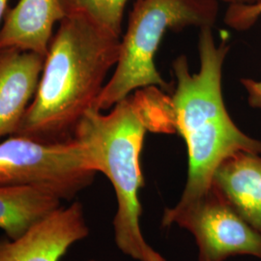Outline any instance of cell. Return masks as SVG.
<instances>
[{
    "mask_svg": "<svg viewBox=\"0 0 261 261\" xmlns=\"http://www.w3.org/2000/svg\"><path fill=\"white\" fill-rule=\"evenodd\" d=\"M147 132L174 134L170 94L158 87L135 91L108 113L92 108L73 138L84 147L95 172L112 183L117 201L114 240L124 254L137 261H167L146 242L140 227V191L144 186L140 157Z\"/></svg>",
    "mask_w": 261,
    "mask_h": 261,
    "instance_id": "1",
    "label": "cell"
},
{
    "mask_svg": "<svg viewBox=\"0 0 261 261\" xmlns=\"http://www.w3.org/2000/svg\"><path fill=\"white\" fill-rule=\"evenodd\" d=\"M120 41L81 15H66L50 41L37 91L16 135L45 142L73 139L115 68Z\"/></svg>",
    "mask_w": 261,
    "mask_h": 261,
    "instance_id": "2",
    "label": "cell"
},
{
    "mask_svg": "<svg viewBox=\"0 0 261 261\" xmlns=\"http://www.w3.org/2000/svg\"><path fill=\"white\" fill-rule=\"evenodd\" d=\"M212 28L199 29V70L192 73L185 56L172 62L175 87L170 94L175 132L185 140L188 174L179 204L194 202L212 186L216 168L234 153L261 155V140L245 134L226 110L222 90L227 42L217 44Z\"/></svg>",
    "mask_w": 261,
    "mask_h": 261,
    "instance_id": "3",
    "label": "cell"
},
{
    "mask_svg": "<svg viewBox=\"0 0 261 261\" xmlns=\"http://www.w3.org/2000/svg\"><path fill=\"white\" fill-rule=\"evenodd\" d=\"M219 16L217 0H135L118 60L95 108L102 112L146 87L169 93L170 85L160 74L155 57L168 31L195 27L213 28Z\"/></svg>",
    "mask_w": 261,
    "mask_h": 261,
    "instance_id": "4",
    "label": "cell"
},
{
    "mask_svg": "<svg viewBox=\"0 0 261 261\" xmlns=\"http://www.w3.org/2000/svg\"><path fill=\"white\" fill-rule=\"evenodd\" d=\"M96 173L74 138L45 142L14 135L0 141V188H44L71 200L93 183Z\"/></svg>",
    "mask_w": 261,
    "mask_h": 261,
    "instance_id": "5",
    "label": "cell"
},
{
    "mask_svg": "<svg viewBox=\"0 0 261 261\" xmlns=\"http://www.w3.org/2000/svg\"><path fill=\"white\" fill-rule=\"evenodd\" d=\"M163 226L176 224L193 234L198 261H224L235 255L261 259V235L247 224L211 187L194 202L166 208Z\"/></svg>",
    "mask_w": 261,
    "mask_h": 261,
    "instance_id": "6",
    "label": "cell"
},
{
    "mask_svg": "<svg viewBox=\"0 0 261 261\" xmlns=\"http://www.w3.org/2000/svg\"><path fill=\"white\" fill-rule=\"evenodd\" d=\"M90 232L84 206H60L17 239H0V261H59Z\"/></svg>",
    "mask_w": 261,
    "mask_h": 261,
    "instance_id": "7",
    "label": "cell"
},
{
    "mask_svg": "<svg viewBox=\"0 0 261 261\" xmlns=\"http://www.w3.org/2000/svg\"><path fill=\"white\" fill-rule=\"evenodd\" d=\"M45 56L0 50V141L18 133L40 82Z\"/></svg>",
    "mask_w": 261,
    "mask_h": 261,
    "instance_id": "8",
    "label": "cell"
},
{
    "mask_svg": "<svg viewBox=\"0 0 261 261\" xmlns=\"http://www.w3.org/2000/svg\"><path fill=\"white\" fill-rule=\"evenodd\" d=\"M212 188L261 235V155L240 151L216 168Z\"/></svg>",
    "mask_w": 261,
    "mask_h": 261,
    "instance_id": "9",
    "label": "cell"
},
{
    "mask_svg": "<svg viewBox=\"0 0 261 261\" xmlns=\"http://www.w3.org/2000/svg\"><path fill=\"white\" fill-rule=\"evenodd\" d=\"M66 17L60 0H19L0 29V50L19 49L46 56L56 24Z\"/></svg>",
    "mask_w": 261,
    "mask_h": 261,
    "instance_id": "10",
    "label": "cell"
},
{
    "mask_svg": "<svg viewBox=\"0 0 261 261\" xmlns=\"http://www.w3.org/2000/svg\"><path fill=\"white\" fill-rule=\"evenodd\" d=\"M60 206L62 199L47 189L0 188V229L7 238L17 239Z\"/></svg>",
    "mask_w": 261,
    "mask_h": 261,
    "instance_id": "11",
    "label": "cell"
},
{
    "mask_svg": "<svg viewBox=\"0 0 261 261\" xmlns=\"http://www.w3.org/2000/svg\"><path fill=\"white\" fill-rule=\"evenodd\" d=\"M66 15H81L98 27L122 37L124 11L128 0H60Z\"/></svg>",
    "mask_w": 261,
    "mask_h": 261,
    "instance_id": "12",
    "label": "cell"
},
{
    "mask_svg": "<svg viewBox=\"0 0 261 261\" xmlns=\"http://www.w3.org/2000/svg\"><path fill=\"white\" fill-rule=\"evenodd\" d=\"M261 18V1L252 5L228 6L224 15V23L228 28L245 31L252 28Z\"/></svg>",
    "mask_w": 261,
    "mask_h": 261,
    "instance_id": "13",
    "label": "cell"
},
{
    "mask_svg": "<svg viewBox=\"0 0 261 261\" xmlns=\"http://www.w3.org/2000/svg\"><path fill=\"white\" fill-rule=\"evenodd\" d=\"M240 83L247 93L249 105L254 109H261V81L241 79Z\"/></svg>",
    "mask_w": 261,
    "mask_h": 261,
    "instance_id": "14",
    "label": "cell"
},
{
    "mask_svg": "<svg viewBox=\"0 0 261 261\" xmlns=\"http://www.w3.org/2000/svg\"><path fill=\"white\" fill-rule=\"evenodd\" d=\"M218 2H223L228 6L232 5H252L260 2L261 0H217Z\"/></svg>",
    "mask_w": 261,
    "mask_h": 261,
    "instance_id": "15",
    "label": "cell"
},
{
    "mask_svg": "<svg viewBox=\"0 0 261 261\" xmlns=\"http://www.w3.org/2000/svg\"><path fill=\"white\" fill-rule=\"evenodd\" d=\"M9 0H0V21L4 18L5 13L7 12V4Z\"/></svg>",
    "mask_w": 261,
    "mask_h": 261,
    "instance_id": "16",
    "label": "cell"
},
{
    "mask_svg": "<svg viewBox=\"0 0 261 261\" xmlns=\"http://www.w3.org/2000/svg\"><path fill=\"white\" fill-rule=\"evenodd\" d=\"M88 261H97V260H93V259H92V260H88Z\"/></svg>",
    "mask_w": 261,
    "mask_h": 261,
    "instance_id": "17",
    "label": "cell"
}]
</instances>
